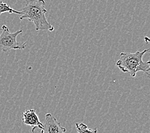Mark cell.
<instances>
[{
	"instance_id": "obj_1",
	"label": "cell",
	"mask_w": 150,
	"mask_h": 133,
	"mask_svg": "<svg viewBox=\"0 0 150 133\" xmlns=\"http://www.w3.org/2000/svg\"><path fill=\"white\" fill-rule=\"evenodd\" d=\"M26 5L21 9L23 15L20 20L28 19L33 23L37 31H54V28L49 23L45 14L47 10L45 9L44 0H25Z\"/></svg>"
},
{
	"instance_id": "obj_2",
	"label": "cell",
	"mask_w": 150,
	"mask_h": 133,
	"mask_svg": "<svg viewBox=\"0 0 150 133\" xmlns=\"http://www.w3.org/2000/svg\"><path fill=\"white\" fill-rule=\"evenodd\" d=\"M149 49L135 53H121L116 66L125 73H128L132 78H135L139 72H143L149 76L150 62H144L142 58Z\"/></svg>"
},
{
	"instance_id": "obj_3",
	"label": "cell",
	"mask_w": 150,
	"mask_h": 133,
	"mask_svg": "<svg viewBox=\"0 0 150 133\" xmlns=\"http://www.w3.org/2000/svg\"><path fill=\"white\" fill-rule=\"evenodd\" d=\"M1 34L0 35V49L3 52H8L12 49H24L28 42L24 43L18 42L17 37L23 33V30H19L15 33H10L8 28L3 25L1 28Z\"/></svg>"
},
{
	"instance_id": "obj_4",
	"label": "cell",
	"mask_w": 150,
	"mask_h": 133,
	"mask_svg": "<svg viewBox=\"0 0 150 133\" xmlns=\"http://www.w3.org/2000/svg\"><path fill=\"white\" fill-rule=\"evenodd\" d=\"M45 118V124L41 130L42 133H65L66 132V129L61 125L52 114L47 113Z\"/></svg>"
},
{
	"instance_id": "obj_5",
	"label": "cell",
	"mask_w": 150,
	"mask_h": 133,
	"mask_svg": "<svg viewBox=\"0 0 150 133\" xmlns=\"http://www.w3.org/2000/svg\"><path fill=\"white\" fill-rule=\"evenodd\" d=\"M23 122L25 125L32 127H37L41 130L44 127V124L39 120L36 111L33 109L28 110L23 113Z\"/></svg>"
},
{
	"instance_id": "obj_6",
	"label": "cell",
	"mask_w": 150,
	"mask_h": 133,
	"mask_svg": "<svg viewBox=\"0 0 150 133\" xmlns=\"http://www.w3.org/2000/svg\"><path fill=\"white\" fill-rule=\"evenodd\" d=\"M76 127L78 133H97V129H90L84 123H76Z\"/></svg>"
},
{
	"instance_id": "obj_7",
	"label": "cell",
	"mask_w": 150,
	"mask_h": 133,
	"mask_svg": "<svg viewBox=\"0 0 150 133\" xmlns=\"http://www.w3.org/2000/svg\"><path fill=\"white\" fill-rule=\"evenodd\" d=\"M4 12H8L10 14H19V15L22 16L23 13L20 12V11H17V10L13 9L12 8H11L9 5H8L6 3H3L2 1L0 0V16L2 13Z\"/></svg>"
},
{
	"instance_id": "obj_8",
	"label": "cell",
	"mask_w": 150,
	"mask_h": 133,
	"mask_svg": "<svg viewBox=\"0 0 150 133\" xmlns=\"http://www.w3.org/2000/svg\"><path fill=\"white\" fill-rule=\"evenodd\" d=\"M31 132H32V133H42L41 131V129H39L37 127H32Z\"/></svg>"
}]
</instances>
